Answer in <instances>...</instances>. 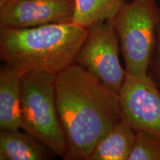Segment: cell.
<instances>
[{
	"instance_id": "6da1fadb",
	"label": "cell",
	"mask_w": 160,
	"mask_h": 160,
	"mask_svg": "<svg viewBox=\"0 0 160 160\" xmlns=\"http://www.w3.org/2000/svg\"><path fill=\"white\" fill-rule=\"evenodd\" d=\"M55 92L68 145L64 159L88 160L100 139L124 120L119 94L76 63L56 76Z\"/></svg>"
},
{
	"instance_id": "7a4b0ae2",
	"label": "cell",
	"mask_w": 160,
	"mask_h": 160,
	"mask_svg": "<svg viewBox=\"0 0 160 160\" xmlns=\"http://www.w3.org/2000/svg\"><path fill=\"white\" fill-rule=\"evenodd\" d=\"M88 28L73 22L28 28H0V58L22 76H57L75 63Z\"/></svg>"
},
{
	"instance_id": "3957f363",
	"label": "cell",
	"mask_w": 160,
	"mask_h": 160,
	"mask_svg": "<svg viewBox=\"0 0 160 160\" xmlns=\"http://www.w3.org/2000/svg\"><path fill=\"white\" fill-rule=\"evenodd\" d=\"M55 82L56 75L48 73L23 76L21 129L64 159L68 145L58 114Z\"/></svg>"
},
{
	"instance_id": "277c9868",
	"label": "cell",
	"mask_w": 160,
	"mask_h": 160,
	"mask_svg": "<svg viewBox=\"0 0 160 160\" xmlns=\"http://www.w3.org/2000/svg\"><path fill=\"white\" fill-rule=\"evenodd\" d=\"M160 8L156 0L124 3L112 21L119 38L127 74L148 73L157 42Z\"/></svg>"
},
{
	"instance_id": "5b68a950",
	"label": "cell",
	"mask_w": 160,
	"mask_h": 160,
	"mask_svg": "<svg viewBox=\"0 0 160 160\" xmlns=\"http://www.w3.org/2000/svg\"><path fill=\"white\" fill-rule=\"evenodd\" d=\"M119 47L113 21L98 22L88 28L75 60L76 64L118 94L127 76L120 62Z\"/></svg>"
},
{
	"instance_id": "8992f818",
	"label": "cell",
	"mask_w": 160,
	"mask_h": 160,
	"mask_svg": "<svg viewBox=\"0 0 160 160\" xmlns=\"http://www.w3.org/2000/svg\"><path fill=\"white\" fill-rule=\"evenodd\" d=\"M119 97L124 119L132 128L160 138V89L151 76L127 74Z\"/></svg>"
},
{
	"instance_id": "52a82bcc",
	"label": "cell",
	"mask_w": 160,
	"mask_h": 160,
	"mask_svg": "<svg viewBox=\"0 0 160 160\" xmlns=\"http://www.w3.org/2000/svg\"><path fill=\"white\" fill-rule=\"evenodd\" d=\"M74 0H2L0 28H28L72 22Z\"/></svg>"
},
{
	"instance_id": "ba28073f",
	"label": "cell",
	"mask_w": 160,
	"mask_h": 160,
	"mask_svg": "<svg viewBox=\"0 0 160 160\" xmlns=\"http://www.w3.org/2000/svg\"><path fill=\"white\" fill-rule=\"evenodd\" d=\"M23 76L4 64L0 68V129L21 128Z\"/></svg>"
},
{
	"instance_id": "9c48e42d",
	"label": "cell",
	"mask_w": 160,
	"mask_h": 160,
	"mask_svg": "<svg viewBox=\"0 0 160 160\" xmlns=\"http://www.w3.org/2000/svg\"><path fill=\"white\" fill-rule=\"evenodd\" d=\"M51 153L39 140L25 131H0V160H46L51 159Z\"/></svg>"
},
{
	"instance_id": "30bf717a",
	"label": "cell",
	"mask_w": 160,
	"mask_h": 160,
	"mask_svg": "<svg viewBox=\"0 0 160 160\" xmlns=\"http://www.w3.org/2000/svg\"><path fill=\"white\" fill-rule=\"evenodd\" d=\"M135 134L134 130L122 120L100 139L88 160H128Z\"/></svg>"
},
{
	"instance_id": "8fae6325",
	"label": "cell",
	"mask_w": 160,
	"mask_h": 160,
	"mask_svg": "<svg viewBox=\"0 0 160 160\" xmlns=\"http://www.w3.org/2000/svg\"><path fill=\"white\" fill-rule=\"evenodd\" d=\"M73 22L88 28L96 22L113 20L124 4L123 0H74Z\"/></svg>"
},
{
	"instance_id": "7c38bea8",
	"label": "cell",
	"mask_w": 160,
	"mask_h": 160,
	"mask_svg": "<svg viewBox=\"0 0 160 160\" xmlns=\"http://www.w3.org/2000/svg\"><path fill=\"white\" fill-rule=\"evenodd\" d=\"M128 160H160V138L144 131H136Z\"/></svg>"
},
{
	"instance_id": "4fadbf2b",
	"label": "cell",
	"mask_w": 160,
	"mask_h": 160,
	"mask_svg": "<svg viewBox=\"0 0 160 160\" xmlns=\"http://www.w3.org/2000/svg\"><path fill=\"white\" fill-rule=\"evenodd\" d=\"M149 70L151 72L150 76L160 89V14L157 25V42Z\"/></svg>"
},
{
	"instance_id": "5bb4252c",
	"label": "cell",
	"mask_w": 160,
	"mask_h": 160,
	"mask_svg": "<svg viewBox=\"0 0 160 160\" xmlns=\"http://www.w3.org/2000/svg\"><path fill=\"white\" fill-rule=\"evenodd\" d=\"M0 1H2V0H0Z\"/></svg>"
}]
</instances>
